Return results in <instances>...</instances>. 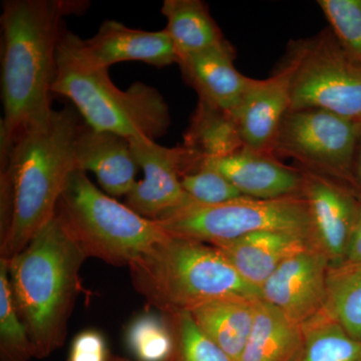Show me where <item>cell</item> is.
Returning <instances> with one entry per match:
<instances>
[{"instance_id": "cell-1", "label": "cell", "mask_w": 361, "mask_h": 361, "mask_svg": "<svg viewBox=\"0 0 361 361\" xmlns=\"http://www.w3.org/2000/svg\"><path fill=\"white\" fill-rule=\"evenodd\" d=\"M75 0L2 2L1 87L4 118L0 158L8 155L23 130L49 118L58 71V49L66 16L84 11Z\"/></svg>"}, {"instance_id": "cell-2", "label": "cell", "mask_w": 361, "mask_h": 361, "mask_svg": "<svg viewBox=\"0 0 361 361\" xmlns=\"http://www.w3.org/2000/svg\"><path fill=\"white\" fill-rule=\"evenodd\" d=\"M77 110H54L49 118L23 130L1 161V258L28 245L56 215L59 198L75 165Z\"/></svg>"}, {"instance_id": "cell-3", "label": "cell", "mask_w": 361, "mask_h": 361, "mask_svg": "<svg viewBox=\"0 0 361 361\" xmlns=\"http://www.w3.org/2000/svg\"><path fill=\"white\" fill-rule=\"evenodd\" d=\"M87 258L56 213L23 251L6 259L14 303L35 358L63 346Z\"/></svg>"}, {"instance_id": "cell-4", "label": "cell", "mask_w": 361, "mask_h": 361, "mask_svg": "<svg viewBox=\"0 0 361 361\" xmlns=\"http://www.w3.org/2000/svg\"><path fill=\"white\" fill-rule=\"evenodd\" d=\"M129 267L135 290L166 315L222 297L261 299L219 249L196 240L167 235Z\"/></svg>"}, {"instance_id": "cell-5", "label": "cell", "mask_w": 361, "mask_h": 361, "mask_svg": "<svg viewBox=\"0 0 361 361\" xmlns=\"http://www.w3.org/2000/svg\"><path fill=\"white\" fill-rule=\"evenodd\" d=\"M52 92L70 99L92 129L155 141L171 126L170 111L163 96L151 85L135 82L121 90L109 70L85 66L73 54L61 35L58 71Z\"/></svg>"}, {"instance_id": "cell-6", "label": "cell", "mask_w": 361, "mask_h": 361, "mask_svg": "<svg viewBox=\"0 0 361 361\" xmlns=\"http://www.w3.org/2000/svg\"><path fill=\"white\" fill-rule=\"evenodd\" d=\"M85 255L130 266L167 236L147 219L97 189L84 171L71 173L56 211Z\"/></svg>"}, {"instance_id": "cell-7", "label": "cell", "mask_w": 361, "mask_h": 361, "mask_svg": "<svg viewBox=\"0 0 361 361\" xmlns=\"http://www.w3.org/2000/svg\"><path fill=\"white\" fill-rule=\"evenodd\" d=\"M155 222L169 236L211 245L262 231L298 233L313 239L310 210L302 196L272 200L242 197L218 205L193 202Z\"/></svg>"}, {"instance_id": "cell-8", "label": "cell", "mask_w": 361, "mask_h": 361, "mask_svg": "<svg viewBox=\"0 0 361 361\" xmlns=\"http://www.w3.org/2000/svg\"><path fill=\"white\" fill-rule=\"evenodd\" d=\"M282 63L290 73V110L317 109L361 123V63L330 28L292 42Z\"/></svg>"}, {"instance_id": "cell-9", "label": "cell", "mask_w": 361, "mask_h": 361, "mask_svg": "<svg viewBox=\"0 0 361 361\" xmlns=\"http://www.w3.org/2000/svg\"><path fill=\"white\" fill-rule=\"evenodd\" d=\"M361 123L331 111L289 110L280 125L273 154L293 159L297 167L338 180L353 189V165Z\"/></svg>"}, {"instance_id": "cell-10", "label": "cell", "mask_w": 361, "mask_h": 361, "mask_svg": "<svg viewBox=\"0 0 361 361\" xmlns=\"http://www.w3.org/2000/svg\"><path fill=\"white\" fill-rule=\"evenodd\" d=\"M130 142L145 177L126 196L128 207L147 219L159 221L195 202L180 182L191 157L189 149L167 148L145 137Z\"/></svg>"}, {"instance_id": "cell-11", "label": "cell", "mask_w": 361, "mask_h": 361, "mask_svg": "<svg viewBox=\"0 0 361 361\" xmlns=\"http://www.w3.org/2000/svg\"><path fill=\"white\" fill-rule=\"evenodd\" d=\"M63 42L85 66L109 70L123 61H142L156 68L178 63L179 56L165 30L146 32L116 20H106L90 39L63 32Z\"/></svg>"}, {"instance_id": "cell-12", "label": "cell", "mask_w": 361, "mask_h": 361, "mask_svg": "<svg viewBox=\"0 0 361 361\" xmlns=\"http://www.w3.org/2000/svg\"><path fill=\"white\" fill-rule=\"evenodd\" d=\"M329 258L317 246L294 254L261 286V300L274 306L299 326L324 310Z\"/></svg>"}, {"instance_id": "cell-13", "label": "cell", "mask_w": 361, "mask_h": 361, "mask_svg": "<svg viewBox=\"0 0 361 361\" xmlns=\"http://www.w3.org/2000/svg\"><path fill=\"white\" fill-rule=\"evenodd\" d=\"M299 169L303 178L301 196L310 210L316 246L329 258L330 267L341 265L348 252L360 199L350 187L338 180Z\"/></svg>"}, {"instance_id": "cell-14", "label": "cell", "mask_w": 361, "mask_h": 361, "mask_svg": "<svg viewBox=\"0 0 361 361\" xmlns=\"http://www.w3.org/2000/svg\"><path fill=\"white\" fill-rule=\"evenodd\" d=\"M290 110V73L281 63L265 80L251 78L234 116L244 148L274 156L275 141L287 111ZM275 157V156H274Z\"/></svg>"}, {"instance_id": "cell-15", "label": "cell", "mask_w": 361, "mask_h": 361, "mask_svg": "<svg viewBox=\"0 0 361 361\" xmlns=\"http://www.w3.org/2000/svg\"><path fill=\"white\" fill-rule=\"evenodd\" d=\"M199 165L215 169L248 198L272 200L301 196L300 169L288 167L274 156L244 148L224 158L202 160Z\"/></svg>"}, {"instance_id": "cell-16", "label": "cell", "mask_w": 361, "mask_h": 361, "mask_svg": "<svg viewBox=\"0 0 361 361\" xmlns=\"http://www.w3.org/2000/svg\"><path fill=\"white\" fill-rule=\"evenodd\" d=\"M234 47L228 40L178 61L185 82L193 87L199 99L229 111L234 116L251 78L234 66Z\"/></svg>"}, {"instance_id": "cell-17", "label": "cell", "mask_w": 361, "mask_h": 361, "mask_svg": "<svg viewBox=\"0 0 361 361\" xmlns=\"http://www.w3.org/2000/svg\"><path fill=\"white\" fill-rule=\"evenodd\" d=\"M75 165L78 170L94 173L111 196H127L137 183L139 165L130 140L87 123L80 126L75 139Z\"/></svg>"}, {"instance_id": "cell-18", "label": "cell", "mask_w": 361, "mask_h": 361, "mask_svg": "<svg viewBox=\"0 0 361 361\" xmlns=\"http://www.w3.org/2000/svg\"><path fill=\"white\" fill-rule=\"evenodd\" d=\"M212 246L219 249L247 283L260 290L287 258L316 245L311 237L298 233L262 231Z\"/></svg>"}, {"instance_id": "cell-19", "label": "cell", "mask_w": 361, "mask_h": 361, "mask_svg": "<svg viewBox=\"0 0 361 361\" xmlns=\"http://www.w3.org/2000/svg\"><path fill=\"white\" fill-rule=\"evenodd\" d=\"M258 300L222 297L202 303L189 312L209 338L233 360L239 361L250 336Z\"/></svg>"}, {"instance_id": "cell-20", "label": "cell", "mask_w": 361, "mask_h": 361, "mask_svg": "<svg viewBox=\"0 0 361 361\" xmlns=\"http://www.w3.org/2000/svg\"><path fill=\"white\" fill-rule=\"evenodd\" d=\"M184 147L202 160H215L244 149L236 118L199 99L184 135Z\"/></svg>"}, {"instance_id": "cell-21", "label": "cell", "mask_w": 361, "mask_h": 361, "mask_svg": "<svg viewBox=\"0 0 361 361\" xmlns=\"http://www.w3.org/2000/svg\"><path fill=\"white\" fill-rule=\"evenodd\" d=\"M301 339V326L260 299L256 302L250 336L239 361H290Z\"/></svg>"}, {"instance_id": "cell-22", "label": "cell", "mask_w": 361, "mask_h": 361, "mask_svg": "<svg viewBox=\"0 0 361 361\" xmlns=\"http://www.w3.org/2000/svg\"><path fill=\"white\" fill-rule=\"evenodd\" d=\"M161 13L167 20L164 30L172 40L179 59L225 40L208 6L201 0H165Z\"/></svg>"}, {"instance_id": "cell-23", "label": "cell", "mask_w": 361, "mask_h": 361, "mask_svg": "<svg viewBox=\"0 0 361 361\" xmlns=\"http://www.w3.org/2000/svg\"><path fill=\"white\" fill-rule=\"evenodd\" d=\"M301 329L300 346L290 361H361V341L324 313Z\"/></svg>"}, {"instance_id": "cell-24", "label": "cell", "mask_w": 361, "mask_h": 361, "mask_svg": "<svg viewBox=\"0 0 361 361\" xmlns=\"http://www.w3.org/2000/svg\"><path fill=\"white\" fill-rule=\"evenodd\" d=\"M323 313L361 341V260L329 267Z\"/></svg>"}, {"instance_id": "cell-25", "label": "cell", "mask_w": 361, "mask_h": 361, "mask_svg": "<svg viewBox=\"0 0 361 361\" xmlns=\"http://www.w3.org/2000/svg\"><path fill=\"white\" fill-rule=\"evenodd\" d=\"M33 356L27 330L16 310L6 259H0V361H30Z\"/></svg>"}, {"instance_id": "cell-26", "label": "cell", "mask_w": 361, "mask_h": 361, "mask_svg": "<svg viewBox=\"0 0 361 361\" xmlns=\"http://www.w3.org/2000/svg\"><path fill=\"white\" fill-rule=\"evenodd\" d=\"M126 342L135 361H169L175 341L168 316L140 315L126 332Z\"/></svg>"}, {"instance_id": "cell-27", "label": "cell", "mask_w": 361, "mask_h": 361, "mask_svg": "<svg viewBox=\"0 0 361 361\" xmlns=\"http://www.w3.org/2000/svg\"><path fill=\"white\" fill-rule=\"evenodd\" d=\"M167 316L175 341L169 361H234L202 331L189 311Z\"/></svg>"}, {"instance_id": "cell-28", "label": "cell", "mask_w": 361, "mask_h": 361, "mask_svg": "<svg viewBox=\"0 0 361 361\" xmlns=\"http://www.w3.org/2000/svg\"><path fill=\"white\" fill-rule=\"evenodd\" d=\"M343 51L361 63V0H318Z\"/></svg>"}, {"instance_id": "cell-29", "label": "cell", "mask_w": 361, "mask_h": 361, "mask_svg": "<svg viewBox=\"0 0 361 361\" xmlns=\"http://www.w3.org/2000/svg\"><path fill=\"white\" fill-rule=\"evenodd\" d=\"M180 182L188 196L204 205H218L244 197L224 176L205 165L182 175Z\"/></svg>"}, {"instance_id": "cell-30", "label": "cell", "mask_w": 361, "mask_h": 361, "mask_svg": "<svg viewBox=\"0 0 361 361\" xmlns=\"http://www.w3.org/2000/svg\"><path fill=\"white\" fill-rule=\"evenodd\" d=\"M108 343L101 331L85 329L71 344L68 361H110Z\"/></svg>"}, {"instance_id": "cell-31", "label": "cell", "mask_w": 361, "mask_h": 361, "mask_svg": "<svg viewBox=\"0 0 361 361\" xmlns=\"http://www.w3.org/2000/svg\"><path fill=\"white\" fill-rule=\"evenodd\" d=\"M361 260V201L356 214L355 225L351 233L348 252L343 263L356 262ZM342 263V264H343Z\"/></svg>"}, {"instance_id": "cell-32", "label": "cell", "mask_w": 361, "mask_h": 361, "mask_svg": "<svg viewBox=\"0 0 361 361\" xmlns=\"http://www.w3.org/2000/svg\"><path fill=\"white\" fill-rule=\"evenodd\" d=\"M353 190L361 201V129L360 137H358L357 146H356L355 165H353Z\"/></svg>"}, {"instance_id": "cell-33", "label": "cell", "mask_w": 361, "mask_h": 361, "mask_svg": "<svg viewBox=\"0 0 361 361\" xmlns=\"http://www.w3.org/2000/svg\"><path fill=\"white\" fill-rule=\"evenodd\" d=\"M110 361H130L129 360H125V358L118 357V356H111Z\"/></svg>"}]
</instances>
